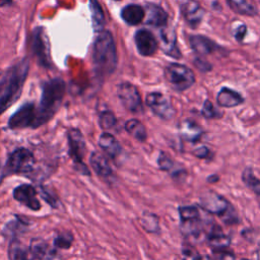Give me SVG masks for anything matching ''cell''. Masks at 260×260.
I'll return each instance as SVG.
<instances>
[{"label":"cell","mask_w":260,"mask_h":260,"mask_svg":"<svg viewBox=\"0 0 260 260\" xmlns=\"http://www.w3.org/2000/svg\"><path fill=\"white\" fill-rule=\"evenodd\" d=\"M144 8L138 4H128L121 10L122 19L129 25H137L144 19Z\"/></svg>","instance_id":"cell-23"},{"label":"cell","mask_w":260,"mask_h":260,"mask_svg":"<svg viewBox=\"0 0 260 260\" xmlns=\"http://www.w3.org/2000/svg\"><path fill=\"white\" fill-rule=\"evenodd\" d=\"M201 114L206 119H214V118L221 117V113L218 112L214 108V106L212 105V103L209 100H206L204 102V105H203L202 110H201Z\"/></svg>","instance_id":"cell-36"},{"label":"cell","mask_w":260,"mask_h":260,"mask_svg":"<svg viewBox=\"0 0 260 260\" xmlns=\"http://www.w3.org/2000/svg\"><path fill=\"white\" fill-rule=\"evenodd\" d=\"M145 102L153 114L162 120H171L176 114L172 103L161 92L153 91L148 93L146 95Z\"/></svg>","instance_id":"cell-11"},{"label":"cell","mask_w":260,"mask_h":260,"mask_svg":"<svg viewBox=\"0 0 260 260\" xmlns=\"http://www.w3.org/2000/svg\"><path fill=\"white\" fill-rule=\"evenodd\" d=\"M13 198L32 211L41 209V202L38 193L30 184H20L13 189Z\"/></svg>","instance_id":"cell-12"},{"label":"cell","mask_w":260,"mask_h":260,"mask_svg":"<svg viewBox=\"0 0 260 260\" xmlns=\"http://www.w3.org/2000/svg\"><path fill=\"white\" fill-rule=\"evenodd\" d=\"M89 164L92 170L102 178H110L113 175L109 160L99 151H93L89 157Z\"/></svg>","instance_id":"cell-21"},{"label":"cell","mask_w":260,"mask_h":260,"mask_svg":"<svg viewBox=\"0 0 260 260\" xmlns=\"http://www.w3.org/2000/svg\"><path fill=\"white\" fill-rule=\"evenodd\" d=\"M29 62L27 58L10 67L0 79V115L12 106L20 96L22 87L28 74Z\"/></svg>","instance_id":"cell-1"},{"label":"cell","mask_w":260,"mask_h":260,"mask_svg":"<svg viewBox=\"0 0 260 260\" xmlns=\"http://www.w3.org/2000/svg\"><path fill=\"white\" fill-rule=\"evenodd\" d=\"M242 260H248V259H242Z\"/></svg>","instance_id":"cell-45"},{"label":"cell","mask_w":260,"mask_h":260,"mask_svg":"<svg viewBox=\"0 0 260 260\" xmlns=\"http://www.w3.org/2000/svg\"><path fill=\"white\" fill-rule=\"evenodd\" d=\"M195 64H196V67L201 71H209L211 69L210 64L205 61H202L201 59H198L197 61H195Z\"/></svg>","instance_id":"cell-41"},{"label":"cell","mask_w":260,"mask_h":260,"mask_svg":"<svg viewBox=\"0 0 260 260\" xmlns=\"http://www.w3.org/2000/svg\"><path fill=\"white\" fill-rule=\"evenodd\" d=\"M41 194H42V197H43L48 203H50L54 208H56V206H57V199H55V198L51 195V193H49V191L43 189L42 192H41Z\"/></svg>","instance_id":"cell-39"},{"label":"cell","mask_w":260,"mask_h":260,"mask_svg":"<svg viewBox=\"0 0 260 260\" xmlns=\"http://www.w3.org/2000/svg\"><path fill=\"white\" fill-rule=\"evenodd\" d=\"M100 147L112 158H116L122 152V146L117 138L108 132L101 134L99 138Z\"/></svg>","instance_id":"cell-20"},{"label":"cell","mask_w":260,"mask_h":260,"mask_svg":"<svg viewBox=\"0 0 260 260\" xmlns=\"http://www.w3.org/2000/svg\"><path fill=\"white\" fill-rule=\"evenodd\" d=\"M28 225V222L20 218L19 216H16L13 220L6 223V225L3 229V235H5L7 238H17L19 234H22L24 231H26Z\"/></svg>","instance_id":"cell-26"},{"label":"cell","mask_w":260,"mask_h":260,"mask_svg":"<svg viewBox=\"0 0 260 260\" xmlns=\"http://www.w3.org/2000/svg\"><path fill=\"white\" fill-rule=\"evenodd\" d=\"M31 48L32 53L43 66H51L50 43L43 27H37L31 35Z\"/></svg>","instance_id":"cell-9"},{"label":"cell","mask_w":260,"mask_h":260,"mask_svg":"<svg viewBox=\"0 0 260 260\" xmlns=\"http://www.w3.org/2000/svg\"><path fill=\"white\" fill-rule=\"evenodd\" d=\"M242 180L248 188H250L256 195L260 196V179L254 176L251 168H246L244 170Z\"/></svg>","instance_id":"cell-32"},{"label":"cell","mask_w":260,"mask_h":260,"mask_svg":"<svg viewBox=\"0 0 260 260\" xmlns=\"http://www.w3.org/2000/svg\"><path fill=\"white\" fill-rule=\"evenodd\" d=\"M157 165L160 170L166 171V172H170L171 170H173L175 168V162L173 161V159L164 151H160V153L158 155Z\"/></svg>","instance_id":"cell-37"},{"label":"cell","mask_w":260,"mask_h":260,"mask_svg":"<svg viewBox=\"0 0 260 260\" xmlns=\"http://www.w3.org/2000/svg\"><path fill=\"white\" fill-rule=\"evenodd\" d=\"M134 42L140 55L149 57L157 50V41L155 37L147 29H139L134 36Z\"/></svg>","instance_id":"cell-13"},{"label":"cell","mask_w":260,"mask_h":260,"mask_svg":"<svg viewBox=\"0 0 260 260\" xmlns=\"http://www.w3.org/2000/svg\"><path fill=\"white\" fill-rule=\"evenodd\" d=\"M12 0H0V6H5L7 4H9Z\"/></svg>","instance_id":"cell-43"},{"label":"cell","mask_w":260,"mask_h":260,"mask_svg":"<svg viewBox=\"0 0 260 260\" xmlns=\"http://www.w3.org/2000/svg\"><path fill=\"white\" fill-rule=\"evenodd\" d=\"M207 242L216 252L226 249L231 244V239L229 236L223 234L222 230L218 225H212L207 234Z\"/></svg>","instance_id":"cell-19"},{"label":"cell","mask_w":260,"mask_h":260,"mask_svg":"<svg viewBox=\"0 0 260 260\" xmlns=\"http://www.w3.org/2000/svg\"><path fill=\"white\" fill-rule=\"evenodd\" d=\"M92 60L95 71L101 75L114 72L117 66V50L115 41L109 30L99 32L92 52Z\"/></svg>","instance_id":"cell-3"},{"label":"cell","mask_w":260,"mask_h":260,"mask_svg":"<svg viewBox=\"0 0 260 260\" xmlns=\"http://www.w3.org/2000/svg\"><path fill=\"white\" fill-rule=\"evenodd\" d=\"M9 260H36L29 245L26 246L17 238H12L8 245Z\"/></svg>","instance_id":"cell-17"},{"label":"cell","mask_w":260,"mask_h":260,"mask_svg":"<svg viewBox=\"0 0 260 260\" xmlns=\"http://www.w3.org/2000/svg\"><path fill=\"white\" fill-rule=\"evenodd\" d=\"M117 94L126 110L131 113H141L143 111L142 100L135 85L130 82H122L117 87Z\"/></svg>","instance_id":"cell-8"},{"label":"cell","mask_w":260,"mask_h":260,"mask_svg":"<svg viewBox=\"0 0 260 260\" xmlns=\"http://www.w3.org/2000/svg\"><path fill=\"white\" fill-rule=\"evenodd\" d=\"M231 9L239 14L245 15H255L257 13L254 6L250 5L246 0H226Z\"/></svg>","instance_id":"cell-31"},{"label":"cell","mask_w":260,"mask_h":260,"mask_svg":"<svg viewBox=\"0 0 260 260\" xmlns=\"http://www.w3.org/2000/svg\"><path fill=\"white\" fill-rule=\"evenodd\" d=\"M246 31H247V27L245 24L239 26V28L237 29L236 34H235V38L237 39L238 42H242L243 39H244V36L246 35Z\"/></svg>","instance_id":"cell-40"},{"label":"cell","mask_w":260,"mask_h":260,"mask_svg":"<svg viewBox=\"0 0 260 260\" xmlns=\"http://www.w3.org/2000/svg\"><path fill=\"white\" fill-rule=\"evenodd\" d=\"M182 13L190 26L196 27L202 20L204 9L195 0H188L182 5Z\"/></svg>","instance_id":"cell-15"},{"label":"cell","mask_w":260,"mask_h":260,"mask_svg":"<svg viewBox=\"0 0 260 260\" xmlns=\"http://www.w3.org/2000/svg\"><path fill=\"white\" fill-rule=\"evenodd\" d=\"M36 125V105L34 103H26L22 105L16 112H14L8 120V127L10 129H24L35 128Z\"/></svg>","instance_id":"cell-10"},{"label":"cell","mask_w":260,"mask_h":260,"mask_svg":"<svg viewBox=\"0 0 260 260\" xmlns=\"http://www.w3.org/2000/svg\"><path fill=\"white\" fill-rule=\"evenodd\" d=\"M125 129L131 136H133L138 141H145L147 137L145 126L137 119L128 120L125 124Z\"/></svg>","instance_id":"cell-28"},{"label":"cell","mask_w":260,"mask_h":260,"mask_svg":"<svg viewBox=\"0 0 260 260\" xmlns=\"http://www.w3.org/2000/svg\"><path fill=\"white\" fill-rule=\"evenodd\" d=\"M29 248L36 260H52V258L57 256L55 251L50 249L48 243L40 238L32 239Z\"/></svg>","instance_id":"cell-22"},{"label":"cell","mask_w":260,"mask_h":260,"mask_svg":"<svg viewBox=\"0 0 260 260\" xmlns=\"http://www.w3.org/2000/svg\"><path fill=\"white\" fill-rule=\"evenodd\" d=\"M69 155L73 160L75 169L84 176H89L90 172L86 165L83 162V157L85 154V141L82 133L78 129H70L67 132Z\"/></svg>","instance_id":"cell-7"},{"label":"cell","mask_w":260,"mask_h":260,"mask_svg":"<svg viewBox=\"0 0 260 260\" xmlns=\"http://www.w3.org/2000/svg\"><path fill=\"white\" fill-rule=\"evenodd\" d=\"M89 9L91 14L92 27L94 31L100 32L105 26V14L103 8L98 0H89Z\"/></svg>","instance_id":"cell-25"},{"label":"cell","mask_w":260,"mask_h":260,"mask_svg":"<svg viewBox=\"0 0 260 260\" xmlns=\"http://www.w3.org/2000/svg\"><path fill=\"white\" fill-rule=\"evenodd\" d=\"M144 21L145 23L153 26H165L168 22V14L167 12L158 5L153 3H147L145 8Z\"/></svg>","instance_id":"cell-16"},{"label":"cell","mask_w":260,"mask_h":260,"mask_svg":"<svg viewBox=\"0 0 260 260\" xmlns=\"http://www.w3.org/2000/svg\"><path fill=\"white\" fill-rule=\"evenodd\" d=\"M201 207L209 213L222 218L228 224H234L238 221V216L233 205L221 195L214 191H207L200 196Z\"/></svg>","instance_id":"cell-5"},{"label":"cell","mask_w":260,"mask_h":260,"mask_svg":"<svg viewBox=\"0 0 260 260\" xmlns=\"http://www.w3.org/2000/svg\"><path fill=\"white\" fill-rule=\"evenodd\" d=\"M159 220L154 213L144 211L140 218V224L147 233H157L159 231Z\"/></svg>","instance_id":"cell-30"},{"label":"cell","mask_w":260,"mask_h":260,"mask_svg":"<svg viewBox=\"0 0 260 260\" xmlns=\"http://www.w3.org/2000/svg\"><path fill=\"white\" fill-rule=\"evenodd\" d=\"M99 124H100L101 128H103L105 130H109V129H112L116 126L117 118H116V116L114 115L113 112L104 111L100 114Z\"/></svg>","instance_id":"cell-33"},{"label":"cell","mask_w":260,"mask_h":260,"mask_svg":"<svg viewBox=\"0 0 260 260\" xmlns=\"http://www.w3.org/2000/svg\"><path fill=\"white\" fill-rule=\"evenodd\" d=\"M178 211L182 225L198 222L200 220L199 209L195 206H180Z\"/></svg>","instance_id":"cell-29"},{"label":"cell","mask_w":260,"mask_h":260,"mask_svg":"<svg viewBox=\"0 0 260 260\" xmlns=\"http://www.w3.org/2000/svg\"><path fill=\"white\" fill-rule=\"evenodd\" d=\"M259 198H260V196H259ZM259 200H260V199H259Z\"/></svg>","instance_id":"cell-46"},{"label":"cell","mask_w":260,"mask_h":260,"mask_svg":"<svg viewBox=\"0 0 260 260\" xmlns=\"http://www.w3.org/2000/svg\"><path fill=\"white\" fill-rule=\"evenodd\" d=\"M182 260H213L208 255H201L193 247H185L182 250Z\"/></svg>","instance_id":"cell-34"},{"label":"cell","mask_w":260,"mask_h":260,"mask_svg":"<svg viewBox=\"0 0 260 260\" xmlns=\"http://www.w3.org/2000/svg\"><path fill=\"white\" fill-rule=\"evenodd\" d=\"M65 95V82L62 78L56 77L46 81L42 85L41 101L36 107L35 128L48 123L60 109Z\"/></svg>","instance_id":"cell-2"},{"label":"cell","mask_w":260,"mask_h":260,"mask_svg":"<svg viewBox=\"0 0 260 260\" xmlns=\"http://www.w3.org/2000/svg\"><path fill=\"white\" fill-rule=\"evenodd\" d=\"M216 102L220 107L233 108L241 105L244 102V98L234 89L222 87L216 95Z\"/></svg>","instance_id":"cell-24"},{"label":"cell","mask_w":260,"mask_h":260,"mask_svg":"<svg viewBox=\"0 0 260 260\" xmlns=\"http://www.w3.org/2000/svg\"><path fill=\"white\" fill-rule=\"evenodd\" d=\"M165 77L170 86L177 91H184L190 88L195 82L193 71L182 64L172 63L165 70Z\"/></svg>","instance_id":"cell-6"},{"label":"cell","mask_w":260,"mask_h":260,"mask_svg":"<svg viewBox=\"0 0 260 260\" xmlns=\"http://www.w3.org/2000/svg\"><path fill=\"white\" fill-rule=\"evenodd\" d=\"M73 242V236L70 233L59 234L54 240V246L58 249H69Z\"/></svg>","instance_id":"cell-35"},{"label":"cell","mask_w":260,"mask_h":260,"mask_svg":"<svg viewBox=\"0 0 260 260\" xmlns=\"http://www.w3.org/2000/svg\"><path fill=\"white\" fill-rule=\"evenodd\" d=\"M36 164L35 156L30 150L24 147H19L13 150L0 168V184L3 179L13 174H29L34 171Z\"/></svg>","instance_id":"cell-4"},{"label":"cell","mask_w":260,"mask_h":260,"mask_svg":"<svg viewBox=\"0 0 260 260\" xmlns=\"http://www.w3.org/2000/svg\"><path fill=\"white\" fill-rule=\"evenodd\" d=\"M181 133L185 139L195 142L200 139L203 131L198 124L193 121L187 120L181 125Z\"/></svg>","instance_id":"cell-27"},{"label":"cell","mask_w":260,"mask_h":260,"mask_svg":"<svg viewBox=\"0 0 260 260\" xmlns=\"http://www.w3.org/2000/svg\"><path fill=\"white\" fill-rule=\"evenodd\" d=\"M193 154L198 158H211L213 152L206 146H200L193 151Z\"/></svg>","instance_id":"cell-38"},{"label":"cell","mask_w":260,"mask_h":260,"mask_svg":"<svg viewBox=\"0 0 260 260\" xmlns=\"http://www.w3.org/2000/svg\"><path fill=\"white\" fill-rule=\"evenodd\" d=\"M258 260H260V252L258 253Z\"/></svg>","instance_id":"cell-44"},{"label":"cell","mask_w":260,"mask_h":260,"mask_svg":"<svg viewBox=\"0 0 260 260\" xmlns=\"http://www.w3.org/2000/svg\"><path fill=\"white\" fill-rule=\"evenodd\" d=\"M217 180H218V177H217L216 175H212V176H210V177L207 178V181H208L209 183H215Z\"/></svg>","instance_id":"cell-42"},{"label":"cell","mask_w":260,"mask_h":260,"mask_svg":"<svg viewBox=\"0 0 260 260\" xmlns=\"http://www.w3.org/2000/svg\"><path fill=\"white\" fill-rule=\"evenodd\" d=\"M190 45L193 51L199 56H206L215 52L217 45L205 36L194 35L190 38Z\"/></svg>","instance_id":"cell-18"},{"label":"cell","mask_w":260,"mask_h":260,"mask_svg":"<svg viewBox=\"0 0 260 260\" xmlns=\"http://www.w3.org/2000/svg\"><path fill=\"white\" fill-rule=\"evenodd\" d=\"M159 46L162 52L172 58H181V52L177 46L176 32L173 29L164 28L159 35Z\"/></svg>","instance_id":"cell-14"}]
</instances>
